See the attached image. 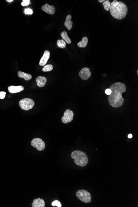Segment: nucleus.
Here are the masks:
<instances>
[{
    "mask_svg": "<svg viewBox=\"0 0 138 207\" xmlns=\"http://www.w3.org/2000/svg\"><path fill=\"white\" fill-rule=\"evenodd\" d=\"M88 38L84 36L82 39L81 41H80L77 44V46L80 48H85L87 46L88 43Z\"/></svg>",
    "mask_w": 138,
    "mask_h": 207,
    "instance_id": "16",
    "label": "nucleus"
},
{
    "mask_svg": "<svg viewBox=\"0 0 138 207\" xmlns=\"http://www.w3.org/2000/svg\"><path fill=\"white\" fill-rule=\"evenodd\" d=\"M42 9L43 11L50 15L54 14L56 11V8L53 5L50 6L47 3L43 6Z\"/></svg>",
    "mask_w": 138,
    "mask_h": 207,
    "instance_id": "9",
    "label": "nucleus"
},
{
    "mask_svg": "<svg viewBox=\"0 0 138 207\" xmlns=\"http://www.w3.org/2000/svg\"><path fill=\"white\" fill-rule=\"evenodd\" d=\"M24 13L26 15H32L33 13V11L30 8H26L24 11Z\"/></svg>",
    "mask_w": 138,
    "mask_h": 207,
    "instance_id": "22",
    "label": "nucleus"
},
{
    "mask_svg": "<svg viewBox=\"0 0 138 207\" xmlns=\"http://www.w3.org/2000/svg\"><path fill=\"white\" fill-rule=\"evenodd\" d=\"M53 69V67L52 65H45L42 69V71L44 72H50Z\"/></svg>",
    "mask_w": 138,
    "mask_h": 207,
    "instance_id": "20",
    "label": "nucleus"
},
{
    "mask_svg": "<svg viewBox=\"0 0 138 207\" xmlns=\"http://www.w3.org/2000/svg\"><path fill=\"white\" fill-rule=\"evenodd\" d=\"M50 57V52L48 50H45L44 52V55L40 60L39 65L40 66H45L47 64L48 59Z\"/></svg>",
    "mask_w": 138,
    "mask_h": 207,
    "instance_id": "10",
    "label": "nucleus"
},
{
    "mask_svg": "<svg viewBox=\"0 0 138 207\" xmlns=\"http://www.w3.org/2000/svg\"><path fill=\"white\" fill-rule=\"evenodd\" d=\"M24 89V87L22 86H11L8 87V90L9 92L11 94L19 93L23 91Z\"/></svg>",
    "mask_w": 138,
    "mask_h": 207,
    "instance_id": "11",
    "label": "nucleus"
},
{
    "mask_svg": "<svg viewBox=\"0 0 138 207\" xmlns=\"http://www.w3.org/2000/svg\"><path fill=\"white\" fill-rule=\"evenodd\" d=\"M17 74H18V76L19 77L24 78L26 81L29 80L32 78V76L31 75L27 74V73H25L24 72L19 71Z\"/></svg>",
    "mask_w": 138,
    "mask_h": 207,
    "instance_id": "15",
    "label": "nucleus"
},
{
    "mask_svg": "<svg viewBox=\"0 0 138 207\" xmlns=\"http://www.w3.org/2000/svg\"><path fill=\"white\" fill-rule=\"evenodd\" d=\"M37 85L39 87H43L45 86L47 82V78L44 77L39 76L36 79Z\"/></svg>",
    "mask_w": 138,
    "mask_h": 207,
    "instance_id": "12",
    "label": "nucleus"
},
{
    "mask_svg": "<svg viewBox=\"0 0 138 207\" xmlns=\"http://www.w3.org/2000/svg\"><path fill=\"white\" fill-rule=\"evenodd\" d=\"M132 134H129V135H128V137L129 139H131V138H132Z\"/></svg>",
    "mask_w": 138,
    "mask_h": 207,
    "instance_id": "26",
    "label": "nucleus"
},
{
    "mask_svg": "<svg viewBox=\"0 0 138 207\" xmlns=\"http://www.w3.org/2000/svg\"><path fill=\"white\" fill-rule=\"evenodd\" d=\"M6 93L5 92L1 91L0 92V98L1 99H4L6 96Z\"/></svg>",
    "mask_w": 138,
    "mask_h": 207,
    "instance_id": "24",
    "label": "nucleus"
},
{
    "mask_svg": "<svg viewBox=\"0 0 138 207\" xmlns=\"http://www.w3.org/2000/svg\"><path fill=\"white\" fill-rule=\"evenodd\" d=\"M74 114L72 111L67 109L65 112L64 116L62 118V121L64 124L69 123L73 120Z\"/></svg>",
    "mask_w": 138,
    "mask_h": 207,
    "instance_id": "7",
    "label": "nucleus"
},
{
    "mask_svg": "<svg viewBox=\"0 0 138 207\" xmlns=\"http://www.w3.org/2000/svg\"><path fill=\"white\" fill-rule=\"evenodd\" d=\"M30 1L29 0H24L21 3V5L23 6H28L30 4Z\"/></svg>",
    "mask_w": 138,
    "mask_h": 207,
    "instance_id": "23",
    "label": "nucleus"
},
{
    "mask_svg": "<svg viewBox=\"0 0 138 207\" xmlns=\"http://www.w3.org/2000/svg\"><path fill=\"white\" fill-rule=\"evenodd\" d=\"M71 19H72V16L70 15H68L67 16L66 18V20H65V22L64 23L65 27L69 30H70L72 28L73 22L71 21Z\"/></svg>",
    "mask_w": 138,
    "mask_h": 207,
    "instance_id": "14",
    "label": "nucleus"
},
{
    "mask_svg": "<svg viewBox=\"0 0 138 207\" xmlns=\"http://www.w3.org/2000/svg\"><path fill=\"white\" fill-rule=\"evenodd\" d=\"M57 44L58 47L63 48L66 47V43L63 39L58 40L57 42Z\"/></svg>",
    "mask_w": 138,
    "mask_h": 207,
    "instance_id": "18",
    "label": "nucleus"
},
{
    "mask_svg": "<svg viewBox=\"0 0 138 207\" xmlns=\"http://www.w3.org/2000/svg\"><path fill=\"white\" fill-rule=\"evenodd\" d=\"M105 93L106 95H109V96L111 94V90L110 88L109 89H107L105 90Z\"/></svg>",
    "mask_w": 138,
    "mask_h": 207,
    "instance_id": "25",
    "label": "nucleus"
},
{
    "mask_svg": "<svg viewBox=\"0 0 138 207\" xmlns=\"http://www.w3.org/2000/svg\"><path fill=\"white\" fill-rule=\"evenodd\" d=\"M103 5L104 6V9L106 11H109L110 9V8H111V3L110 2V1L109 0H107V1H105L103 3Z\"/></svg>",
    "mask_w": 138,
    "mask_h": 207,
    "instance_id": "19",
    "label": "nucleus"
},
{
    "mask_svg": "<svg viewBox=\"0 0 138 207\" xmlns=\"http://www.w3.org/2000/svg\"><path fill=\"white\" fill-rule=\"evenodd\" d=\"M71 157L74 159L75 163L81 167H85L89 161V158L86 155V153L81 150L73 151L71 153Z\"/></svg>",
    "mask_w": 138,
    "mask_h": 207,
    "instance_id": "3",
    "label": "nucleus"
},
{
    "mask_svg": "<svg viewBox=\"0 0 138 207\" xmlns=\"http://www.w3.org/2000/svg\"><path fill=\"white\" fill-rule=\"evenodd\" d=\"M76 196L79 199L84 203H89L91 201V194L86 190H79L76 193Z\"/></svg>",
    "mask_w": 138,
    "mask_h": 207,
    "instance_id": "4",
    "label": "nucleus"
},
{
    "mask_svg": "<svg viewBox=\"0 0 138 207\" xmlns=\"http://www.w3.org/2000/svg\"><path fill=\"white\" fill-rule=\"evenodd\" d=\"M53 206H57L58 207H62V204L61 202L58 200H55L52 203Z\"/></svg>",
    "mask_w": 138,
    "mask_h": 207,
    "instance_id": "21",
    "label": "nucleus"
},
{
    "mask_svg": "<svg viewBox=\"0 0 138 207\" xmlns=\"http://www.w3.org/2000/svg\"><path fill=\"white\" fill-rule=\"evenodd\" d=\"M45 205V203L44 200L40 198L34 199L32 204V207H44Z\"/></svg>",
    "mask_w": 138,
    "mask_h": 207,
    "instance_id": "13",
    "label": "nucleus"
},
{
    "mask_svg": "<svg viewBox=\"0 0 138 207\" xmlns=\"http://www.w3.org/2000/svg\"><path fill=\"white\" fill-rule=\"evenodd\" d=\"M91 75L90 69L88 67H85L82 68L79 73V75L83 80H87Z\"/></svg>",
    "mask_w": 138,
    "mask_h": 207,
    "instance_id": "8",
    "label": "nucleus"
},
{
    "mask_svg": "<svg viewBox=\"0 0 138 207\" xmlns=\"http://www.w3.org/2000/svg\"><path fill=\"white\" fill-rule=\"evenodd\" d=\"M110 11L111 14L114 18L121 20L127 16L128 7L123 2L114 0L111 3Z\"/></svg>",
    "mask_w": 138,
    "mask_h": 207,
    "instance_id": "2",
    "label": "nucleus"
},
{
    "mask_svg": "<svg viewBox=\"0 0 138 207\" xmlns=\"http://www.w3.org/2000/svg\"><path fill=\"white\" fill-rule=\"evenodd\" d=\"M105 1V0H98V2H99V3H103V2H104V1Z\"/></svg>",
    "mask_w": 138,
    "mask_h": 207,
    "instance_id": "27",
    "label": "nucleus"
},
{
    "mask_svg": "<svg viewBox=\"0 0 138 207\" xmlns=\"http://www.w3.org/2000/svg\"><path fill=\"white\" fill-rule=\"evenodd\" d=\"M34 105V101L31 98H24L19 102V105L20 108L24 111H29L32 109Z\"/></svg>",
    "mask_w": 138,
    "mask_h": 207,
    "instance_id": "5",
    "label": "nucleus"
},
{
    "mask_svg": "<svg viewBox=\"0 0 138 207\" xmlns=\"http://www.w3.org/2000/svg\"><path fill=\"white\" fill-rule=\"evenodd\" d=\"M111 93L108 98L111 106L113 108H119L122 106L125 99L122 94L126 91L125 84L121 82H116L110 86Z\"/></svg>",
    "mask_w": 138,
    "mask_h": 207,
    "instance_id": "1",
    "label": "nucleus"
},
{
    "mask_svg": "<svg viewBox=\"0 0 138 207\" xmlns=\"http://www.w3.org/2000/svg\"><path fill=\"white\" fill-rule=\"evenodd\" d=\"M31 145L39 151H42L45 148V143L40 138H35L31 141Z\"/></svg>",
    "mask_w": 138,
    "mask_h": 207,
    "instance_id": "6",
    "label": "nucleus"
},
{
    "mask_svg": "<svg viewBox=\"0 0 138 207\" xmlns=\"http://www.w3.org/2000/svg\"><path fill=\"white\" fill-rule=\"evenodd\" d=\"M61 34L62 38L63 39V40H64L67 44H71L72 41H71V39H70V38L68 37L67 32H66V31H62Z\"/></svg>",
    "mask_w": 138,
    "mask_h": 207,
    "instance_id": "17",
    "label": "nucleus"
},
{
    "mask_svg": "<svg viewBox=\"0 0 138 207\" xmlns=\"http://www.w3.org/2000/svg\"><path fill=\"white\" fill-rule=\"evenodd\" d=\"M6 1L8 2H9V3H11V2L13 1V0H7Z\"/></svg>",
    "mask_w": 138,
    "mask_h": 207,
    "instance_id": "28",
    "label": "nucleus"
}]
</instances>
